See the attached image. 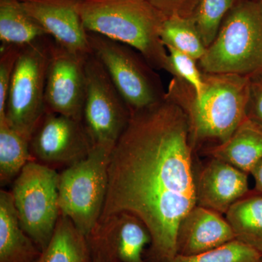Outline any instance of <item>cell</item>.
Listing matches in <instances>:
<instances>
[{"label":"cell","instance_id":"obj_1","mask_svg":"<svg viewBox=\"0 0 262 262\" xmlns=\"http://www.w3.org/2000/svg\"><path fill=\"white\" fill-rule=\"evenodd\" d=\"M193 143L187 115L164 95L130 114L110 155L108 187L99 222L136 215L151 237L153 262H172L182 219L196 206Z\"/></svg>","mask_w":262,"mask_h":262},{"label":"cell","instance_id":"obj_2","mask_svg":"<svg viewBox=\"0 0 262 262\" xmlns=\"http://www.w3.org/2000/svg\"><path fill=\"white\" fill-rule=\"evenodd\" d=\"M203 76L205 89L200 97L189 84L176 77L165 94L187 115L193 145L206 141L224 144L247 117L249 77L234 74Z\"/></svg>","mask_w":262,"mask_h":262},{"label":"cell","instance_id":"obj_3","mask_svg":"<svg viewBox=\"0 0 262 262\" xmlns=\"http://www.w3.org/2000/svg\"><path fill=\"white\" fill-rule=\"evenodd\" d=\"M77 9L88 32L130 46L154 70H165L160 33L166 17L149 0H79Z\"/></svg>","mask_w":262,"mask_h":262},{"label":"cell","instance_id":"obj_4","mask_svg":"<svg viewBox=\"0 0 262 262\" xmlns=\"http://www.w3.org/2000/svg\"><path fill=\"white\" fill-rule=\"evenodd\" d=\"M203 73L249 77L262 70V1L239 0L198 61Z\"/></svg>","mask_w":262,"mask_h":262},{"label":"cell","instance_id":"obj_5","mask_svg":"<svg viewBox=\"0 0 262 262\" xmlns=\"http://www.w3.org/2000/svg\"><path fill=\"white\" fill-rule=\"evenodd\" d=\"M51 42V37L47 35L21 46L8 90L3 121L29 141L47 111L46 86Z\"/></svg>","mask_w":262,"mask_h":262},{"label":"cell","instance_id":"obj_6","mask_svg":"<svg viewBox=\"0 0 262 262\" xmlns=\"http://www.w3.org/2000/svg\"><path fill=\"white\" fill-rule=\"evenodd\" d=\"M111 153L93 146L86 158L69 165L59 174L60 211L87 238L97 227L102 213Z\"/></svg>","mask_w":262,"mask_h":262},{"label":"cell","instance_id":"obj_7","mask_svg":"<svg viewBox=\"0 0 262 262\" xmlns=\"http://www.w3.org/2000/svg\"><path fill=\"white\" fill-rule=\"evenodd\" d=\"M59 174L34 160L15 179L12 195L20 227L42 252L52 238L60 211Z\"/></svg>","mask_w":262,"mask_h":262},{"label":"cell","instance_id":"obj_8","mask_svg":"<svg viewBox=\"0 0 262 262\" xmlns=\"http://www.w3.org/2000/svg\"><path fill=\"white\" fill-rule=\"evenodd\" d=\"M93 54L101 62L130 114L145 110L163 98L159 77L141 53L130 46L88 32Z\"/></svg>","mask_w":262,"mask_h":262},{"label":"cell","instance_id":"obj_9","mask_svg":"<svg viewBox=\"0 0 262 262\" xmlns=\"http://www.w3.org/2000/svg\"><path fill=\"white\" fill-rule=\"evenodd\" d=\"M85 70L87 89L82 123L93 146L112 152L127 127L130 111L93 53L86 59Z\"/></svg>","mask_w":262,"mask_h":262},{"label":"cell","instance_id":"obj_10","mask_svg":"<svg viewBox=\"0 0 262 262\" xmlns=\"http://www.w3.org/2000/svg\"><path fill=\"white\" fill-rule=\"evenodd\" d=\"M88 56L68 51L51 37L46 86L47 111L82 122Z\"/></svg>","mask_w":262,"mask_h":262},{"label":"cell","instance_id":"obj_11","mask_svg":"<svg viewBox=\"0 0 262 262\" xmlns=\"http://www.w3.org/2000/svg\"><path fill=\"white\" fill-rule=\"evenodd\" d=\"M29 147L34 159L45 165H71L86 158L93 144L82 121L46 111Z\"/></svg>","mask_w":262,"mask_h":262},{"label":"cell","instance_id":"obj_12","mask_svg":"<svg viewBox=\"0 0 262 262\" xmlns=\"http://www.w3.org/2000/svg\"><path fill=\"white\" fill-rule=\"evenodd\" d=\"M24 9L58 44L75 54H92L77 9L79 0H20Z\"/></svg>","mask_w":262,"mask_h":262},{"label":"cell","instance_id":"obj_13","mask_svg":"<svg viewBox=\"0 0 262 262\" xmlns=\"http://www.w3.org/2000/svg\"><path fill=\"white\" fill-rule=\"evenodd\" d=\"M88 239L101 250L108 262H144V248L151 244L145 225L125 212L98 222Z\"/></svg>","mask_w":262,"mask_h":262},{"label":"cell","instance_id":"obj_14","mask_svg":"<svg viewBox=\"0 0 262 262\" xmlns=\"http://www.w3.org/2000/svg\"><path fill=\"white\" fill-rule=\"evenodd\" d=\"M248 175L223 160L212 158L196 178V205L226 214L249 193Z\"/></svg>","mask_w":262,"mask_h":262},{"label":"cell","instance_id":"obj_15","mask_svg":"<svg viewBox=\"0 0 262 262\" xmlns=\"http://www.w3.org/2000/svg\"><path fill=\"white\" fill-rule=\"evenodd\" d=\"M233 239L232 229L222 214L196 205L179 224L177 255L195 256Z\"/></svg>","mask_w":262,"mask_h":262},{"label":"cell","instance_id":"obj_16","mask_svg":"<svg viewBox=\"0 0 262 262\" xmlns=\"http://www.w3.org/2000/svg\"><path fill=\"white\" fill-rule=\"evenodd\" d=\"M209 153L213 158L251 174L262 160V127L247 117L228 141L212 146Z\"/></svg>","mask_w":262,"mask_h":262},{"label":"cell","instance_id":"obj_17","mask_svg":"<svg viewBox=\"0 0 262 262\" xmlns=\"http://www.w3.org/2000/svg\"><path fill=\"white\" fill-rule=\"evenodd\" d=\"M41 251L20 227L11 192H0V262H36Z\"/></svg>","mask_w":262,"mask_h":262},{"label":"cell","instance_id":"obj_18","mask_svg":"<svg viewBox=\"0 0 262 262\" xmlns=\"http://www.w3.org/2000/svg\"><path fill=\"white\" fill-rule=\"evenodd\" d=\"M89 239L60 213L49 244L36 262H92Z\"/></svg>","mask_w":262,"mask_h":262},{"label":"cell","instance_id":"obj_19","mask_svg":"<svg viewBox=\"0 0 262 262\" xmlns=\"http://www.w3.org/2000/svg\"><path fill=\"white\" fill-rule=\"evenodd\" d=\"M235 239L262 255V194L250 191L226 213Z\"/></svg>","mask_w":262,"mask_h":262},{"label":"cell","instance_id":"obj_20","mask_svg":"<svg viewBox=\"0 0 262 262\" xmlns=\"http://www.w3.org/2000/svg\"><path fill=\"white\" fill-rule=\"evenodd\" d=\"M48 34L24 9L20 0H0L2 45L23 46Z\"/></svg>","mask_w":262,"mask_h":262},{"label":"cell","instance_id":"obj_21","mask_svg":"<svg viewBox=\"0 0 262 262\" xmlns=\"http://www.w3.org/2000/svg\"><path fill=\"white\" fill-rule=\"evenodd\" d=\"M29 141L5 121L0 122V181L7 184L17 177L29 162L34 160Z\"/></svg>","mask_w":262,"mask_h":262},{"label":"cell","instance_id":"obj_22","mask_svg":"<svg viewBox=\"0 0 262 262\" xmlns=\"http://www.w3.org/2000/svg\"><path fill=\"white\" fill-rule=\"evenodd\" d=\"M160 37L164 46L175 48L198 61L206 51L191 18L172 16L165 18Z\"/></svg>","mask_w":262,"mask_h":262},{"label":"cell","instance_id":"obj_23","mask_svg":"<svg viewBox=\"0 0 262 262\" xmlns=\"http://www.w3.org/2000/svg\"><path fill=\"white\" fill-rule=\"evenodd\" d=\"M239 0H199L191 17L206 48L214 41L222 22Z\"/></svg>","mask_w":262,"mask_h":262},{"label":"cell","instance_id":"obj_24","mask_svg":"<svg viewBox=\"0 0 262 262\" xmlns=\"http://www.w3.org/2000/svg\"><path fill=\"white\" fill-rule=\"evenodd\" d=\"M172 262H262V255L237 239L192 256L177 255Z\"/></svg>","mask_w":262,"mask_h":262},{"label":"cell","instance_id":"obj_25","mask_svg":"<svg viewBox=\"0 0 262 262\" xmlns=\"http://www.w3.org/2000/svg\"><path fill=\"white\" fill-rule=\"evenodd\" d=\"M165 47L168 53L165 71L189 84L194 89L196 97H200L204 91L205 80L198 61L175 48Z\"/></svg>","mask_w":262,"mask_h":262},{"label":"cell","instance_id":"obj_26","mask_svg":"<svg viewBox=\"0 0 262 262\" xmlns=\"http://www.w3.org/2000/svg\"><path fill=\"white\" fill-rule=\"evenodd\" d=\"M21 46L1 45L0 47V121L5 120L8 90Z\"/></svg>","mask_w":262,"mask_h":262},{"label":"cell","instance_id":"obj_27","mask_svg":"<svg viewBox=\"0 0 262 262\" xmlns=\"http://www.w3.org/2000/svg\"><path fill=\"white\" fill-rule=\"evenodd\" d=\"M247 117L262 127V70L249 76Z\"/></svg>","mask_w":262,"mask_h":262},{"label":"cell","instance_id":"obj_28","mask_svg":"<svg viewBox=\"0 0 262 262\" xmlns=\"http://www.w3.org/2000/svg\"><path fill=\"white\" fill-rule=\"evenodd\" d=\"M166 18H191L199 0H149Z\"/></svg>","mask_w":262,"mask_h":262},{"label":"cell","instance_id":"obj_29","mask_svg":"<svg viewBox=\"0 0 262 262\" xmlns=\"http://www.w3.org/2000/svg\"><path fill=\"white\" fill-rule=\"evenodd\" d=\"M251 175L255 181V190L262 194V160L253 170Z\"/></svg>","mask_w":262,"mask_h":262},{"label":"cell","instance_id":"obj_30","mask_svg":"<svg viewBox=\"0 0 262 262\" xmlns=\"http://www.w3.org/2000/svg\"><path fill=\"white\" fill-rule=\"evenodd\" d=\"M90 246H91V251H92V262H108L106 256L101 252L99 248L91 244H90Z\"/></svg>","mask_w":262,"mask_h":262},{"label":"cell","instance_id":"obj_31","mask_svg":"<svg viewBox=\"0 0 262 262\" xmlns=\"http://www.w3.org/2000/svg\"><path fill=\"white\" fill-rule=\"evenodd\" d=\"M261 1H262V0H261Z\"/></svg>","mask_w":262,"mask_h":262}]
</instances>
